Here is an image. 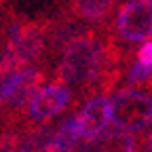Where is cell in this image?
I'll return each mask as SVG.
<instances>
[{
  "label": "cell",
  "mask_w": 152,
  "mask_h": 152,
  "mask_svg": "<svg viewBox=\"0 0 152 152\" xmlns=\"http://www.w3.org/2000/svg\"><path fill=\"white\" fill-rule=\"evenodd\" d=\"M127 72V49L114 38L110 23L91 26L70 40L55 66V80L74 89L76 102L97 93H110Z\"/></svg>",
  "instance_id": "cell-1"
},
{
  "label": "cell",
  "mask_w": 152,
  "mask_h": 152,
  "mask_svg": "<svg viewBox=\"0 0 152 152\" xmlns=\"http://www.w3.org/2000/svg\"><path fill=\"white\" fill-rule=\"evenodd\" d=\"M55 127L53 123H38L26 127L21 140H19L17 152H55Z\"/></svg>",
  "instance_id": "cell-9"
},
{
  "label": "cell",
  "mask_w": 152,
  "mask_h": 152,
  "mask_svg": "<svg viewBox=\"0 0 152 152\" xmlns=\"http://www.w3.org/2000/svg\"><path fill=\"white\" fill-rule=\"evenodd\" d=\"M135 148H137V140L129 131L114 127L87 137L76 148V152H135Z\"/></svg>",
  "instance_id": "cell-7"
},
{
  "label": "cell",
  "mask_w": 152,
  "mask_h": 152,
  "mask_svg": "<svg viewBox=\"0 0 152 152\" xmlns=\"http://www.w3.org/2000/svg\"><path fill=\"white\" fill-rule=\"evenodd\" d=\"M57 2H59V4H68V2H70V0H57Z\"/></svg>",
  "instance_id": "cell-14"
},
{
  "label": "cell",
  "mask_w": 152,
  "mask_h": 152,
  "mask_svg": "<svg viewBox=\"0 0 152 152\" xmlns=\"http://www.w3.org/2000/svg\"><path fill=\"white\" fill-rule=\"evenodd\" d=\"M150 89L125 87L110 99V123L123 131L135 133L152 127V85Z\"/></svg>",
  "instance_id": "cell-3"
},
{
  "label": "cell",
  "mask_w": 152,
  "mask_h": 152,
  "mask_svg": "<svg viewBox=\"0 0 152 152\" xmlns=\"http://www.w3.org/2000/svg\"><path fill=\"white\" fill-rule=\"evenodd\" d=\"M110 30L125 47L146 42L152 36V0H125L112 17Z\"/></svg>",
  "instance_id": "cell-4"
},
{
  "label": "cell",
  "mask_w": 152,
  "mask_h": 152,
  "mask_svg": "<svg viewBox=\"0 0 152 152\" xmlns=\"http://www.w3.org/2000/svg\"><path fill=\"white\" fill-rule=\"evenodd\" d=\"M80 137H83V133H80L78 116H76V112H72L55 129V140H53L55 152H76Z\"/></svg>",
  "instance_id": "cell-10"
},
{
  "label": "cell",
  "mask_w": 152,
  "mask_h": 152,
  "mask_svg": "<svg viewBox=\"0 0 152 152\" xmlns=\"http://www.w3.org/2000/svg\"><path fill=\"white\" fill-rule=\"evenodd\" d=\"M51 19H11L7 42L0 53V72H11L26 66H42L49 55Z\"/></svg>",
  "instance_id": "cell-2"
},
{
  "label": "cell",
  "mask_w": 152,
  "mask_h": 152,
  "mask_svg": "<svg viewBox=\"0 0 152 152\" xmlns=\"http://www.w3.org/2000/svg\"><path fill=\"white\" fill-rule=\"evenodd\" d=\"M142 146H144L148 152H152V131L144 135V140H142Z\"/></svg>",
  "instance_id": "cell-13"
},
{
  "label": "cell",
  "mask_w": 152,
  "mask_h": 152,
  "mask_svg": "<svg viewBox=\"0 0 152 152\" xmlns=\"http://www.w3.org/2000/svg\"><path fill=\"white\" fill-rule=\"evenodd\" d=\"M125 76H127V80L131 85H146V83L152 80V68L150 66H144L140 61H133V64L127 66Z\"/></svg>",
  "instance_id": "cell-11"
},
{
  "label": "cell",
  "mask_w": 152,
  "mask_h": 152,
  "mask_svg": "<svg viewBox=\"0 0 152 152\" xmlns=\"http://www.w3.org/2000/svg\"><path fill=\"white\" fill-rule=\"evenodd\" d=\"M118 0H70L66 4V13L76 17L87 26H108Z\"/></svg>",
  "instance_id": "cell-8"
},
{
  "label": "cell",
  "mask_w": 152,
  "mask_h": 152,
  "mask_svg": "<svg viewBox=\"0 0 152 152\" xmlns=\"http://www.w3.org/2000/svg\"><path fill=\"white\" fill-rule=\"evenodd\" d=\"M135 61H140V64L152 68V38H150V40H146V42L137 49V53H135Z\"/></svg>",
  "instance_id": "cell-12"
},
{
  "label": "cell",
  "mask_w": 152,
  "mask_h": 152,
  "mask_svg": "<svg viewBox=\"0 0 152 152\" xmlns=\"http://www.w3.org/2000/svg\"><path fill=\"white\" fill-rule=\"evenodd\" d=\"M76 116H78L83 137L97 135L110 123V97L106 93L91 95L89 99H85V106L76 112Z\"/></svg>",
  "instance_id": "cell-6"
},
{
  "label": "cell",
  "mask_w": 152,
  "mask_h": 152,
  "mask_svg": "<svg viewBox=\"0 0 152 152\" xmlns=\"http://www.w3.org/2000/svg\"><path fill=\"white\" fill-rule=\"evenodd\" d=\"M72 104H76L74 89L61 80H53V83L42 85L36 91V95L30 99V104L23 112V118L32 125L49 123Z\"/></svg>",
  "instance_id": "cell-5"
}]
</instances>
